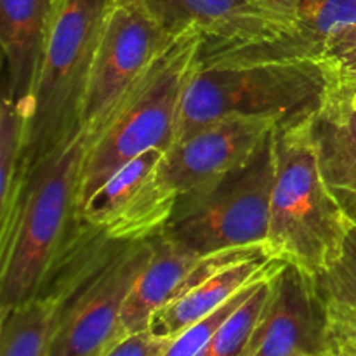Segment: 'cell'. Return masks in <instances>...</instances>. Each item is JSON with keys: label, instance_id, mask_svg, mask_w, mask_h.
Returning <instances> with one entry per match:
<instances>
[{"label": "cell", "instance_id": "30bf717a", "mask_svg": "<svg viewBox=\"0 0 356 356\" xmlns=\"http://www.w3.org/2000/svg\"><path fill=\"white\" fill-rule=\"evenodd\" d=\"M329 348V306L318 278L299 264L285 263L271 278L250 356H320Z\"/></svg>", "mask_w": 356, "mask_h": 356}, {"label": "cell", "instance_id": "8fae6325", "mask_svg": "<svg viewBox=\"0 0 356 356\" xmlns=\"http://www.w3.org/2000/svg\"><path fill=\"white\" fill-rule=\"evenodd\" d=\"M275 127L266 118H226L176 139L156 169L160 190L176 202L245 162Z\"/></svg>", "mask_w": 356, "mask_h": 356}, {"label": "cell", "instance_id": "f546056e", "mask_svg": "<svg viewBox=\"0 0 356 356\" xmlns=\"http://www.w3.org/2000/svg\"><path fill=\"white\" fill-rule=\"evenodd\" d=\"M351 104H353V108L356 110V92H351Z\"/></svg>", "mask_w": 356, "mask_h": 356}, {"label": "cell", "instance_id": "8992f818", "mask_svg": "<svg viewBox=\"0 0 356 356\" xmlns=\"http://www.w3.org/2000/svg\"><path fill=\"white\" fill-rule=\"evenodd\" d=\"M275 181V129L228 172L179 195L162 233L195 256L268 247Z\"/></svg>", "mask_w": 356, "mask_h": 356}, {"label": "cell", "instance_id": "d6986e66", "mask_svg": "<svg viewBox=\"0 0 356 356\" xmlns=\"http://www.w3.org/2000/svg\"><path fill=\"white\" fill-rule=\"evenodd\" d=\"M63 299L40 292L0 313V356H49Z\"/></svg>", "mask_w": 356, "mask_h": 356}, {"label": "cell", "instance_id": "4fadbf2b", "mask_svg": "<svg viewBox=\"0 0 356 356\" xmlns=\"http://www.w3.org/2000/svg\"><path fill=\"white\" fill-rule=\"evenodd\" d=\"M356 24V0H292V24L270 40L202 49L200 68L221 65L318 59L327 42Z\"/></svg>", "mask_w": 356, "mask_h": 356}, {"label": "cell", "instance_id": "277c9868", "mask_svg": "<svg viewBox=\"0 0 356 356\" xmlns=\"http://www.w3.org/2000/svg\"><path fill=\"white\" fill-rule=\"evenodd\" d=\"M332 87L320 59L198 68L184 94L177 139L226 118H266L277 125L308 118Z\"/></svg>", "mask_w": 356, "mask_h": 356}, {"label": "cell", "instance_id": "4316f807", "mask_svg": "<svg viewBox=\"0 0 356 356\" xmlns=\"http://www.w3.org/2000/svg\"><path fill=\"white\" fill-rule=\"evenodd\" d=\"M259 3H270V6H280L292 14V0H254Z\"/></svg>", "mask_w": 356, "mask_h": 356}, {"label": "cell", "instance_id": "52a82bcc", "mask_svg": "<svg viewBox=\"0 0 356 356\" xmlns=\"http://www.w3.org/2000/svg\"><path fill=\"white\" fill-rule=\"evenodd\" d=\"M153 256L149 240L104 238L66 282L49 356H103L118 343L125 301Z\"/></svg>", "mask_w": 356, "mask_h": 356}, {"label": "cell", "instance_id": "ac0fdd59", "mask_svg": "<svg viewBox=\"0 0 356 356\" xmlns=\"http://www.w3.org/2000/svg\"><path fill=\"white\" fill-rule=\"evenodd\" d=\"M26 131L28 110L19 106L3 87L0 104V243L6 242L13 229L26 186Z\"/></svg>", "mask_w": 356, "mask_h": 356}, {"label": "cell", "instance_id": "5b68a950", "mask_svg": "<svg viewBox=\"0 0 356 356\" xmlns=\"http://www.w3.org/2000/svg\"><path fill=\"white\" fill-rule=\"evenodd\" d=\"M115 0H61L45 47L24 145L26 179L82 129L83 94Z\"/></svg>", "mask_w": 356, "mask_h": 356}, {"label": "cell", "instance_id": "d4e9b609", "mask_svg": "<svg viewBox=\"0 0 356 356\" xmlns=\"http://www.w3.org/2000/svg\"><path fill=\"white\" fill-rule=\"evenodd\" d=\"M329 306L330 332L356 343V313L351 312V309L341 308V306Z\"/></svg>", "mask_w": 356, "mask_h": 356}, {"label": "cell", "instance_id": "44dd1931", "mask_svg": "<svg viewBox=\"0 0 356 356\" xmlns=\"http://www.w3.org/2000/svg\"><path fill=\"white\" fill-rule=\"evenodd\" d=\"M316 278L327 305L356 313V222L351 221L339 259Z\"/></svg>", "mask_w": 356, "mask_h": 356}, {"label": "cell", "instance_id": "ffe728a7", "mask_svg": "<svg viewBox=\"0 0 356 356\" xmlns=\"http://www.w3.org/2000/svg\"><path fill=\"white\" fill-rule=\"evenodd\" d=\"M275 277V275H273ZM271 277V278H273ZM271 278L261 282L252 294L221 323L200 356H250L252 341L271 292Z\"/></svg>", "mask_w": 356, "mask_h": 356}, {"label": "cell", "instance_id": "ba28073f", "mask_svg": "<svg viewBox=\"0 0 356 356\" xmlns=\"http://www.w3.org/2000/svg\"><path fill=\"white\" fill-rule=\"evenodd\" d=\"M176 37L141 2L115 0L83 94L80 125L89 136V145Z\"/></svg>", "mask_w": 356, "mask_h": 356}, {"label": "cell", "instance_id": "7402d4cb", "mask_svg": "<svg viewBox=\"0 0 356 356\" xmlns=\"http://www.w3.org/2000/svg\"><path fill=\"white\" fill-rule=\"evenodd\" d=\"M263 282V280H261ZM261 282H256V284L249 285L247 289H243L240 294H236L232 301L226 302L225 306L214 312L212 315H209L207 318L200 320L198 323L191 325L190 329H186L184 332H181L179 336L170 339L169 346L163 351L162 356H200L204 353V350L207 348L209 341L212 339V336L216 334V330L221 327V323L249 298L254 292V289L261 284Z\"/></svg>", "mask_w": 356, "mask_h": 356}, {"label": "cell", "instance_id": "f1b7e54d", "mask_svg": "<svg viewBox=\"0 0 356 356\" xmlns=\"http://www.w3.org/2000/svg\"><path fill=\"white\" fill-rule=\"evenodd\" d=\"M320 356H344V355L341 353V351L337 350V348L334 346L332 343H330V348H329V350H327L325 353H322V355H320Z\"/></svg>", "mask_w": 356, "mask_h": 356}, {"label": "cell", "instance_id": "484cf974", "mask_svg": "<svg viewBox=\"0 0 356 356\" xmlns=\"http://www.w3.org/2000/svg\"><path fill=\"white\" fill-rule=\"evenodd\" d=\"M330 343L337 348L344 356H356V343L346 337L336 336V334L330 332Z\"/></svg>", "mask_w": 356, "mask_h": 356}, {"label": "cell", "instance_id": "7c38bea8", "mask_svg": "<svg viewBox=\"0 0 356 356\" xmlns=\"http://www.w3.org/2000/svg\"><path fill=\"white\" fill-rule=\"evenodd\" d=\"M174 35L198 30L202 49L270 40L291 28L292 14L254 0H138Z\"/></svg>", "mask_w": 356, "mask_h": 356}, {"label": "cell", "instance_id": "5bb4252c", "mask_svg": "<svg viewBox=\"0 0 356 356\" xmlns=\"http://www.w3.org/2000/svg\"><path fill=\"white\" fill-rule=\"evenodd\" d=\"M61 0H0V45L6 63L3 87L30 118L45 47Z\"/></svg>", "mask_w": 356, "mask_h": 356}, {"label": "cell", "instance_id": "9c48e42d", "mask_svg": "<svg viewBox=\"0 0 356 356\" xmlns=\"http://www.w3.org/2000/svg\"><path fill=\"white\" fill-rule=\"evenodd\" d=\"M163 153L162 149L141 153L104 181L80 207L83 225L115 243L143 242L159 235L176 204L156 181Z\"/></svg>", "mask_w": 356, "mask_h": 356}, {"label": "cell", "instance_id": "603a6c76", "mask_svg": "<svg viewBox=\"0 0 356 356\" xmlns=\"http://www.w3.org/2000/svg\"><path fill=\"white\" fill-rule=\"evenodd\" d=\"M318 59L329 70L334 86L356 92V24L337 31Z\"/></svg>", "mask_w": 356, "mask_h": 356}, {"label": "cell", "instance_id": "83f0119b", "mask_svg": "<svg viewBox=\"0 0 356 356\" xmlns=\"http://www.w3.org/2000/svg\"><path fill=\"white\" fill-rule=\"evenodd\" d=\"M341 205L344 207L346 214L350 216L351 221L356 222V200H344V202H341Z\"/></svg>", "mask_w": 356, "mask_h": 356}, {"label": "cell", "instance_id": "3957f363", "mask_svg": "<svg viewBox=\"0 0 356 356\" xmlns=\"http://www.w3.org/2000/svg\"><path fill=\"white\" fill-rule=\"evenodd\" d=\"M202 44L204 35L198 30L177 35L125 97L108 127L90 143L80 177L79 211L132 159L149 149L167 152L176 143L184 94L200 68Z\"/></svg>", "mask_w": 356, "mask_h": 356}, {"label": "cell", "instance_id": "7a4b0ae2", "mask_svg": "<svg viewBox=\"0 0 356 356\" xmlns=\"http://www.w3.org/2000/svg\"><path fill=\"white\" fill-rule=\"evenodd\" d=\"M312 117L275 127L268 249L320 275L339 259L351 219L320 172Z\"/></svg>", "mask_w": 356, "mask_h": 356}, {"label": "cell", "instance_id": "6da1fadb", "mask_svg": "<svg viewBox=\"0 0 356 356\" xmlns=\"http://www.w3.org/2000/svg\"><path fill=\"white\" fill-rule=\"evenodd\" d=\"M89 136L83 129L30 172L16 221L0 243V313L40 294L75 242Z\"/></svg>", "mask_w": 356, "mask_h": 356}, {"label": "cell", "instance_id": "9a60e30c", "mask_svg": "<svg viewBox=\"0 0 356 356\" xmlns=\"http://www.w3.org/2000/svg\"><path fill=\"white\" fill-rule=\"evenodd\" d=\"M284 264L285 261L270 252L232 264L160 308L149 320L148 330L159 337L174 339L191 325L218 312L243 289L277 275Z\"/></svg>", "mask_w": 356, "mask_h": 356}, {"label": "cell", "instance_id": "e0dca14e", "mask_svg": "<svg viewBox=\"0 0 356 356\" xmlns=\"http://www.w3.org/2000/svg\"><path fill=\"white\" fill-rule=\"evenodd\" d=\"M149 242L153 256L125 301L118 341L148 330L152 316L183 294L191 270L202 257L174 245L162 233Z\"/></svg>", "mask_w": 356, "mask_h": 356}, {"label": "cell", "instance_id": "2e32d148", "mask_svg": "<svg viewBox=\"0 0 356 356\" xmlns=\"http://www.w3.org/2000/svg\"><path fill=\"white\" fill-rule=\"evenodd\" d=\"M320 172L339 202L356 200V110L351 92L334 86L312 117Z\"/></svg>", "mask_w": 356, "mask_h": 356}, {"label": "cell", "instance_id": "cb8c5ba5", "mask_svg": "<svg viewBox=\"0 0 356 356\" xmlns=\"http://www.w3.org/2000/svg\"><path fill=\"white\" fill-rule=\"evenodd\" d=\"M169 343L170 339L143 330L115 343L103 356H162Z\"/></svg>", "mask_w": 356, "mask_h": 356}]
</instances>
